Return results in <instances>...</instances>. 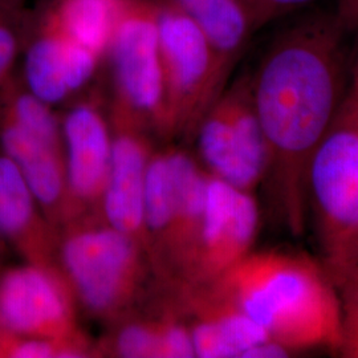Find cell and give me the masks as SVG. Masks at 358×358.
Segmentation results:
<instances>
[{
	"instance_id": "6da1fadb",
	"label": "cell",
	"mask_w": 358,
	"mask_h": 358,
	"mask_svg": "<svg viewBox=\"0 0 358 358\" xmlns=\"http://www.w3.org/2000/svg\"><path fill=\"white\" fill-rule=\"evenodd\" d=\"M272 26L250 73L267 148L273 215L294 238L308 227V169L345 94L358 34V0H319Z\"/></svg>"
},
{
	"instance_id": "7a4b0ae2",
	"label": "cell",
	"mask_w": 358,
	"mask_h": 358,
	"mask_svg": "<svg viewBox=\"0 0 358 358\" xmlns=\"http://www.w3.org/2000/svg\"><path fill=\"white\" fill-rule=\"evenodd\" d=\"M214 284L292 355L337 352L340 291L320 259L287 250L251 251Z\"/></svg>"
},
{
	"instance_id": "3957f363",
	"label": "cell",
	"mask_w": 358,
	"mask_h": 358,
	"mask_svg": "<svg viewBox=\"0 0 358 358\" xmlns=\"http://www.w3.org/2000/svg\"><path fill=\"white\" fill-rule=\"evenodd\" d=\"M307 198L319 259L340 287L358 255V34L345 94L309 164Z\"/></svg>"
},
{
	"instance_id": "277c9868",
	"label": "cell",
	"mask_w": 358,
	"mask_h": 358,
	"mask_svg": "<svg viewBox=\"0 0 358 358\" xmlns=\"http://www.w3.org/2000/svg\"><path fill=\"white\" fill-rule=\"evenodd\" d=\"M157 1L159 52L164 75V130L195 133L219 97L214 55L205 35L170 0Z\"/></svg>"
},
{
	"instance_id": "5b68a950",
	"label": "cell",
	"mask_w": 358,
	"mask_h": 358,
	"mask_svg": "<svg viewBox=\"0 0 358 358\" xmlns=\"http://www.w3.org/2000/svg\"><path fill=\"white\" fill-rule=\"evenodd\" d=\"M142 248L109 224L68 232L60 247L63 268L90 312L112 317L128 307L141 282Z\"/></svg>"
},
{
	"instance_id": "8992f818",
	"label": "cell",
	"mask_w": 358,
	"mask_h": 358,
	"mask_svg": "<svg viewBox=\"0 0 358 358\" xmlns=\"http://www.w3.org/2000/svg\"><path fill=\"white\" fill-rule=\"evenodd\" d=\"M195 134L208 174L244 192H254L263 185L267 148L250 73L227 84L199 121Z\"/></svg>"
},
{
	"instance_id": "52a82bcc",
	"label": "cell",
	"mask_w": 358,
	"mask_h": 358,
	"mask_svg": "<svg viewBox=\"0 0 358 358\" xmlns=\"http://www.w3.org/2000/svg\"><path fill=\"white\" fill-rule=\"evenodd\" d=\"M106 57L115 85L113 110L164 130V75L157 1L127 0Z\"/></svg>"
},
{
	"instance_id": "ba28073f",
	"label": "cell",
	"mask_w": 358,
	"mask_h": 358,
	"mask_svg": "<svg viewBox=\"0 0 358 358\" xmlns=\"http://www.w3.org/2000/svg\"><path fill=\"white\" fill-rule=\"evenodd\" d=\"M259 226L260 211L254 192L208 174L203 226L180 273L183 284L215 282L252 251Z\"/></svg>"
},
{
	"instance_id": "9c48e42d",
	"label": "cell",
	"mask_w": 358,
	"mask_h": 358,
	"mask_svg": "<svg viewBox=\"0 0 358 358\" xmlns=\"http://www.w3.org/2000/svg\"><path fill=\"white\" fill-rule=\"evenodd\" d=\"M72 287L56 267L26 263L0 272V329L20 337L83 341Z\"/></svg>"
},
{
	"instance_id": "30bf717a",
	"label": "cell",
	"mask_w": 358,
	"mask_h": 358,
	"mask_svg": "<svg viewBox=\"0 0 358 358\" xmlns=\"http://www.w3.org/2000/svg\"><path fill=\"white\" fill-rule=\"evenodd\" d=\"M20 57L23 84L50 105L84 88L103 62L97 53L65 34L43 0L31 7Z\"/></svg>"
},
{
	"instance_id": "8fae6325",
	"label": "cell",
	"mask_w": 358,
	"mask_h": 358,
	"mask_svg": "<svg viewBox=\"0 0 358 358\" xmlns=\"http://www.w3.org/2000/svg\"><path fill=\"white\" fill-rule=\"evenodd\" d=\"M65 176L71 215L103 202L112 157V137L94 101L73 105L63 120Z\"/></svg>"
},
{
	"instance_id": "7c38bea8",
	"label": "cell",
	"mask_w": 358,
	"mask_h": 358,
	"mask_svg": "<svg viewBox=\"0 0 358 358\" xmlns=\"http://www.w3.org/2000/svg\"><path fill=\"white\" fill-rule=\"evenodd\" d=\"M112 117L115 136L101 206L109 226L131 236L143 247L146 245L143 196L150 159L148 146L140 133V124L117 112Z\"/></svg>"
},
{
	"instance_id": "4fadbf2b",
	"label": "cell",
	"mask_w": 358,
	"mask_h": 358,
	"mask_svg": "<svg viewBox=\"0 0 358 358\" xmlns=\"http://www.w3.org/2000/svg\"><path fill=\"white\" fill-rule=\"evenodd\" d=\"M182 299L192 316L195 357L245 358L256 345L272 340L214 284H183Z\"/></svg>"
},
{
	"instance_id": "5bb4252c",
	"label": "cell",
	"mask_w": 358,
	"mask_h": 358,
	"mask_svg": "<svg viewBox=\"0 0 358 358\" xmlns=\"http://www.w3.org/2000/svg\"><path fill=\"white\" fill-rule=\"evenodd\" d=\"M0 150L19 169L52 226L57 229V222H68L71 207L62 149L0 112Z\"/></svg>"
},
{
	"instance_id": "9a60e30c",
	"label": "cell",
	"mask_w": 358,
	"mask_h": 358,
	"mask_svg": "<svg viewBox=\"0 0 358 358\" xmlns=\"http://www.w3.org/2000/svg\"><path fill=\"white\" fill-rule=\"evenodd\" d=\"M0 238L26 263L56 267L57 234L13 161L0 150Z\"/></svg>"
},
{
	"instance_id": "2e32d148",
	"label": "cell",
	"mask_w": 358,
	"mask_h": 358,
	"mask_svg": "<svg viewBox=\"0 0 358 358\" xmlns=\"http://www.w3.org/2000/svg\"><path fill=\"white\" fill-rule=\"evenodd\" d=\"M186 13L205 35L214 55L219 87L229 84L232 69L241 60L254 27L241 0H170Z\"/></svg>"
},
{
	"instance_id": "e0dca14e",
	"label": "cell",
	"mask_w": 358,
	"mask_h": 358,
	"mask_svg": "<svg viewBox=\"0 0 358 358\" xmlns=\"http://www.w3.org/2000/svg\"><path fill=\"white\" fill-rule=\"evenodd\" d=\"M166 157L174 205L173 229L166 254L174 269L182 273L196 247L203 226L208 173L187 154L170 152Z\"/></svg>"
},
{
	"instance_id": "ac0fdd59",
	"label": "cell",
	"mask_w": 358,
	"mask_h": 358,
	"mask_svg": "<svg viewBox=\"0 0 358 358\" xmlns=\"http://www.w3.org/2000/svg\"><path fill=\"white\" fill-rule=\"evenodd\" d=\"M53 19L76 43L106 57L127 0H43Z\"/></svg>"
},
{
	"instance_id": "d6986e66",
	"label": "cell",
	"mask_w": 358,
	"mask_h": 358,
	"mask_svg": "<svg viewBox=\"0 0 358 358\" xmlns=\"http://www.w3.org/2000/svg\"><path fill=\"white\" fill-rule=\"evenodd\" d=\"M174 219L173 182L166 154H158L149 159L145 179L143 222L146 245L161 244L166 252Z\"/></svg>"
},
{
	"instance_id": "ffe728a7",
	"label": "cell",
	"mask_w": 358,
	"mask_h": 358,
	"mask_svg": "<svg viewBox=\"0 0 358 358\" xmlns=\"http://www.w3.org/2000/svg\"><path fill=\"white\" fill-rule=\"evenodd\" d=\"M29 6L0 0V88L15 75L29 24Z\"/></svg>"
},
{
	"instance_id": "44dd1931",
	"label": "cell",
	"mask_w": 358,
	"mask_h": 358,
	"mask_svg": "<svg viewBox=\"0 0 358 358\" xmlns=\"http://www.w3.org/2000/svg\"><path fill=\"white\" fill-rule=\"evenodd\" d=\"M115 353L125 358H162L159 322H134L115 337Z\"/></svg>"
},
{
	"instance_id": "7402d4cb",
	"label": "cell",
	"mask_w": 358,
	"mask_h": 358,
	"mask_svg": "<svg viewBox=\"0 0 358 358\" xmlns=\"http://www.w3.org/2000/svg\"><path fill=\"white\" fill-rule=\"evenodd\" d=\"M341 300V340L337 353L358 358V282L348 279L338 287Z\"/></svg>"
},
{
	"instance_id": "603a6c76",
	"label": "cell",
	"mask_w": 358,
	"mask_h": 358,
	"mask_svg": "<svg viewBox=\"0 0 358 358\" xmlns=\"http://www.w3.org/2000/svg\"><path fill=\"white\" fill-rule=\"evenodd\" d=\"M316 1L319 0H241L255 34Z\"/></svg>"
},
{
	"instance_id": "cb8c5ba5",
	"label": "cell",
	"mask_w": 358,
	"mask_h": 358,
	"mask_svg": "<svg viewBox=\"0 0 358 358\" xmlns=\"http://www.w3.org/2000/svg\"><path fill=\"white\" fill-rule=\"evenodd\" d=\"M7 243L0 238V272L3 271V260H4V251H6Z\"/></svg>"
},
{
	"instance_id": "d4e9b609",
	"label": "cell",
	"mask_w": 358,
	"mask_h": 358,
	"mask_svg": "<svg viewBox=\"0 0 358 358\" xmlns=\"http://www.w3.org/2000/svg\"><path fill=\"white\" fill-rule=\"evenodd\" d=\"M8 1H13V3H16V4H22V6H29L31 0H8Z\"/></svg>"
},
{
	"instance_id": "484cf974",
	"label": "cell",
	"mask_w": 358,
	"mask_h": 358,
	"mask_svg": "<svg viewBox=\"0 0 358 358\" xmlns=\"http://www.w3.org/2000/svg\"><path fill=\"white\" fill-rule=\"evenodd\" d=\"M349 279H352V280H356V282H358V269L352 273V276H350Z\"/></svg>"
},
{
	"instance_id": "4316f807",
	"label": "cell",
	"mask_w": 358,
	"mask_h": 358,
	"mask_svg": "<svg viewBox=\"0 0 358 358\" xmlns=\"http://www.w3.org/2000/svg\"><path fill=\"white\" fill-rule=\"evenodd\" d=\"M358 269V255H357V260H356V266H355V269H353V272H355V271H357ZM353 272H352V273H353ZM350 276H352V275H350Z\"/></svg>"
}]
</instances>
